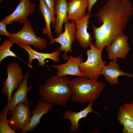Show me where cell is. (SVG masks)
Listing matches in <instances>:
<instances>
[{
    "mask_svg": "<svg viewBox=\"0 0 133 133\" xmlns=\"http://www.w3.org/2000/svg\"><path fill=\"white\" fill-rule=\"evenodd\" d=\"M133 14V7L130 0H107L94 15L102 23L99 27L91 26L95 46L103 50L124 34V29Z\"/></svg>",
    "mask_w": 133,
    "mask_h": 133,
    "instance_id": "obj_1",
    "label": "cell"
},
{
    "mask_svg": "<svg viewBox=\"0 0 133 133\" xmlns=\"http://www.w3.org/2000/svg\"><path fill=\"white\" fill-rule=\"evenodd\" d=\"M70 80V78L66 76L59 77L56 75L48 78L44 84L38 86L41 100L53 104L66 106L72 95Z\"/></svg>",
    "mask_w": 133,
    "mask_h": 133,
    "instance_id": "obj_2",
    "label": "cell"
},
{
    "mask_svg": "<svg viewBox=\"0 0 133 133\" xmlns=\"http://www.w3.org/2000/svg\"><path fill=\"white\" fill-rule=\"evenodd\" d=\"M72 91L71 100L83 104L93 102L98 99L105 87L104 83L89 79L84 76H78L70 80Z\"/></svg>",
    "mask_w": 133,
    "mask_h": 133,
    "instance_id": "obj_3",
    "label": "cell"
},
{
    "mask_svg": "<svg viewBox=\"0 0 133 133\" xmlns=\"http://www.w3.org/2000/svg\"><path fill=\"white\" fill-rule=\"evenodd\" d=\"M89 46L90 49L86 50L87 60L80 64L79 69L84 76L91 80L98 81L99 77L102 75V70L105 65L102 57L103 50L96 48L92 41Z\"/></svg>",
    "mask_w": 133,
    "mask_h": 133,
    "instance_id": "obj_4",
    "label": "cell"
},
{
    "mask_svg": "<svg viewBox=\"0 0 133 133\" xmlns=\"http://www.w3.org/2000/svg\"><path fill=\"white\" fill-rule=\"evenodd\" d=\"M24 24L19 31L15 33H10L8 39L13 44L21 43L32 45L40 50L46 48L47 41L44 37L36 34L32 27L31 22L27 20Z\"/></svg>",
    "mask_w": 133,
    "mask_h": 133,
    "instance_id": "obj_5",
    "label": "cell"
},
{
    "mask_svg": "<svg viewBox=\"0 0 133 133\" xmlns=\"http://www.w3.org/2000/svg\"><path fill=\"white\" fill-rule=\"evenodd\" d=\"M6 69L7 76L3 82L4 85L1 92L6 96L9 102L12 99V93L18 88L22 82L24 76L20 65L17 62H9Z\"/></svg>",
    "mask_w": 133,
    "mask_h": 133,
    "instance_id": "obj_6",
    "label": "cell"
},
{
    "mask_svg": "<svg viewBox=\"0 0 133 133\" xmlns=\"http://www.w3.org/2000/svg\"><path fill=\"white\" fill-rule=\"evenodd\" d=\"M31 115L29 107L21 103L14 108L11 114V117L7 120L10 126L14 131H21L29 124Z\"/></svg>",
    "mask_w": 133,
    "mask_h": 133,
    "instance_id": "obj_7",
    "label": "cell"
},
{
    "mask_svg": "<svg viewBox=\"0 0 133 133\" xmlns=\"http://www.w3.org/2000/svg\"><path fill=\"white\" fill-rule=\"evenodd\" d=\"M36 6L35 3H32L30 0H20L14 11L1 21L7 25L14 22L24 24L27 20L28 17L35 11Z\"/></svg>",
    "mask_w": 133,
    "mask_h": 133,
    "instance_id": "obj_8",
    "label": "cell"
},
{
    "mask_svg": "<svg viewBox=\"0 0 133 133\" xmlns=\"http://www.w3.org/2000/svg\"><path fill=\"white\" fill-rule=\"evenodd\" d=\"M30 74V72L28 70L25 75L24 76L22 82L19 85L17 90L14 93L11 101L8 102L7 105L2 110V113H8L9 111L8 115L10 117L14 108L18 104L23 103L29 107L31 104V102L27 98V94L28 92L33 89L32 86H27L28 79Z\"/></svg>",
    "mask_w": 133,
    "mask_h": 133,
    "instance_id": "obj_9",
    "label": "cell"
},
{
    "mask_svg": "<svg viewBox=\"0 0 133 133\" xmlns=\"http://www.w3.org/2000/svg\"><path fill=\"white\" fill-rule=\"evenodd\" d=\"M76 31L75 21L72 20L71 22H68L65 23V30L59 36L54 38L55 43L60 44L59 47L61 52L64 51L62 55V58L66 60L68 57L67 55L68 52L72 53V45L76 40Z\"/></svg>",
    "mask_w": 133,
    "mask_h": 133,
    "instance_id": "obj_10",
    "label": "cell"
},
{
    "mask_svg": "<svg viewBox=\"0 0 133 133\" xmlns=\"http://www.w3.org/2000/svg\"><path fill=\"white\" fill-rule=\"evenodd\" d=\"M128 41V36L124 34L117 37L111 44L106 47L108 59L116 61L118 58L125 59L130 50Z\"/></svg>",
    "mask_w": 133,
    "mask_h": 133,
    "instance_id": "obj_11",
    "label": "cell"
},
{
    "mask_svg": "<svg viewBox=\"0 0 133 133\" xmlns=\"http://www.w3.org/2000/svg\"><path fill=\"white\" fill-rule=\"evenodd\" d=\"M21 48L25 50L28 54L29 59L27 65L31 67H32V62L35 59L38 61V65L43 66L46 65L45 60L50 59L54 62L58 63L60 61L59 56L61 52L59 48L54 52L50 53L40 52L36 51L32 49L30 45L21 43L16 44Z\"/></svg>",
    "mask_w": 133,
    "mask_h": 133,
    "instance_id": "obj_12",
    "label": "cell"
},
{
    "mask_svg": "<svg viewBox=\"0 0 133 133\" xmlns=\"http://www.w3.org/2000/svg\"><path fill=\"white\" fill-rule=\"evenodd\" d=\"M83 56L82 54L77 57L70 56L66 63L57 65L53 64L52 67L57 70V75L59 77L67 75L84 76L80 72L79 69L80 65L83 62Z\"/></svg>",
    "mask_w": 133,
    "mask_h": 133,
    "instance_id": "obj_13",
    "label": "cell"
},
{
    "mask_svg": "<svg viewBox=\"0 0 133 133\" xmlns=\"http://www.w3.org/2000/svg\"><path fill=\"white\" fill-rule=\"evenodd\" d=\"M91 16L87 13L84 17L75 21L76 40L80 47L84 49L87 48L92 41L91 33L87 31L89 19Z\"/></svg>",
    "mask_w": 133,
    "mask_h": 133,
    "instance_id": "obj_14",
    "label": "cell"
},
{
    "mask_svg": "<svg viewBox=\"0 0 133 133\" xmlns=\"http://www.w3.org/2000/svg\"><path fill=\"white\" fill-rule=\"evenodd\" d=\"M53 106V104L38 100L31 112L30 123L28 125L21 131V133L33 132L37 126L41 122L40 119L44 114L49 112Z\"/></svg>",
    "mask_w": 133,
    "mask_h": 133,
    "instance_id": "obj_15",
    "label": "cell"
},
{
    "mask_svg": "<svg viewBox=\"0 0 133 133\" xmlns=\"http://www.w3.org/2000/svg\"><path fill=\"white\" fill-rule=\"evenodd\" d=\"M117 118L123 126L122 133H133V100L120 107Z\"/></svg>",
    "mask_w": 133,
    "mask_h": 133,
    "instance_id": "obj_16",
    "label": "cell"
},
{
    "mask_svg": "<svg viewBox=\"0 0 133 133\" xmlns=\"http://www.w3.org/2000/svg\"><path fill=\"white\" fill-rule=\"evenodd\" d=\"M68 3L66 0H55L54 9L55 15H56L54 28V32L57 36H59L63 31L64 23L68 22Z\"/></svg>",
    "mask_w": 133,
    "mask_h": 133,
    "instance_id": "obj_17",
    "label": "cell"
},
{
    "mask_svg": "<svg viewBox=\"0 0 133 133\" xmlns=\"http://www.w3.org/2000/svg\"><path fill=\"white\" fill-rule=\"evenodd\" d=\"M93 104V102L89 103L86 108L78 112H74L69 110L64 111L63 117L64 118L68 119L70 121L69 130L72 133H77L80 131L79 122L81 119L87 117L88 114L90 113H99L92 109V106Z\"/></svg>",
    "mask_w": 133,
    "mask_h": 133,
    "instance_id": "obj_18",
    "label": "cell"
},
{
    "mask_svg": "<svg viewBox=\"0 0 133 133\" xmlns=\"http://www.w3.org/2000/svg\"><path fill=\"white\" fill-rule=\"evenodd\" d=\"M101 74L104 76L105 80L111 85L118 83V77L119 76L133 77L132 74L124 72L120 68L116 61H113L109 62L108 65H105L102 70Z\"/></svg>",
    "mask_w": 133,
    "mask_h": 133,
    "instance_id": "obj_19",
    "label": "cell"
},
{
    "mask_svg": "<svg viewBox=\"0 0 133 133\" xmlns=\"http://www.w3.org/2000/svg\"><path fill=\"white\" fill-rule=\"evenodd\" d=\"M88 6V0H72L68 3V20L75 21L84 17Z\"/></svg>",
    "mask_w": 133,
    "mask_h": 133,
    "instance_id": "obj_20",
    "label": "cell"
},
{
    "mask_svg": "<svg viewBox=\"0 0 133 133\" xmlns=\"http://www.w3.org/2000/svg\"><path fill=\"white\" fill-rule=\"evenodd\" d=\"M39 9L42 14L45 23V27L43 28L42 33L46 35L50 40V43L54 44L55 43L51 31V24L52 17L50 10L48 7L44 0H39Z\"/></svg>",
    "mask_w": 133,
    "mask_h": 133,
    "instance_id": "obj_21",
    "label": "cell"
},
{
    "mask_svg": "<svg viewBox=\"0 0 133 133\" xmlns=\"http://www.w3.org/2000/svg\"><path fill=\"white\" fill-rule=\"evenodd\" d=\"M13 43L9 40L4 41L0 46V63L5 58L8 57H17L16 54L10 50Z\"/></svg>",
    "mask_w": 133,
    "mask_h": 133,
    "instance_id": "obj_22",
    "label": "cell"
},
{
    "mask_svg": "<svg viewBox=\"0 0 133 133\" xmlns=\"http://www.w3.org/2000/svg\"><path fill=\"white\" fill-rule=\"evenodd\" d=\"M7 113H0V133H17L9 125L7 119Z\"/></svg>",
    "mask_w": 133,
    "mask_h": 133,
    "instance_id": "obj_23",
    "label": "cell"
},
{
    "mask_svg": "<svg viewBox=\"0 0 133 133\" xmlns=\"http://www.w3.org/2000/svg\"><path fill=\"white\" fill-rule=\"evenodd\" d=\"M48 7L51 12L52 17V29L54 28L55 22V17L54 13V9L55 5V0H44Z\"/></svg>",
    "mask_w": 133,
    "mask_h": 133,
    "instance_id": "obj_24",
    "label": "cell"
},
{
    "mask_svg": "<svg viewBox=\"0 0 133 133\" xmlns=\"http://www.w3.org/2000/svg\"><path fill=\"white\" fill-rule=\"evenodd\" d=\"M7 25L5 23L0 21V34L5 36L8 38L10 33L8 32L6 30V27Z\"/></svg>",
    "mask_w": 133,
    "mask_h": 133,
    "instance_id": "obj_25",
    "label": "cell"
},
{
    "mask_svg": "<svg viewBox=\"0 0 133 133\" xmlns=\"http://www.w3.org/2000/svg\"><path fill=\"white\" fill-rule=\"evenodd\" d=\"M88 0V6L87 8V13L90 14L91 10L93 5L98 0Z\"/></svg>",
    "mask_w": 133,
    "mask_h": 133,
    "instance_id": "obj_26",
    "label": "cell"
},
{
    "mask_svg": "<svg viewBox=\"0 0 133 133\" xmlns=\"http://www.w3.org/2000/svg\"><path fill=\"white\" fill-rule=\"evenodd\" d=\"M4 0H0V3H1Z\"/></svg>",
    "mask_w": 133,
    "mask_h": 133,
    "instance_id": "obj_27",
    "label": "cell"
},
{
    "mask_svg": "<svg viewBox=\"0 0 133 133\" xmlns=\"http://www.w3.org/2000/svg\"><path fill=\"white\" fill-rule=\"evenodd\" d=\"M132 42H133V40H132Z\"/></svg>",
    "mask_w": 133,
    "mask_h": 133,
    "instance_id": "obj_28",
    "label": "cell"
},
{
    "mask_svg": "<svg viewBox=\"0 0 133 133\" xmlns=\"http://www.w3.org/2000/svg\"><path fill=\"white\" fill-rule=\"evenodd\" d=\"M70 1H71L72 0H69Z\"/></svg>",
    "mask_w": 133,
    "mask_h": 133,
    "instance_id": "obj_29",
    "label": "cell"
}]
</instances>
